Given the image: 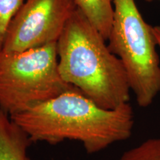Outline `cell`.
Returning a JSON list of instances; mask_svg holds the SVG:
<instances>
[{
    "label": "cell",
    "instance_id": "cell-5",
    "mask_svg": "<svg viewBox=\"0 0 160 160\" xmlns=\"http://www.w3.org/2000/svg\"><path fill=\"white\" fill-rule=\"evenodd\" d=\"M77 9L74 0H26L10 22L2 51L23 52L57 43Z\"/></svg>",
    "mask_w": 160,
    "mask_h": 160
},
{
    "label": "cell",
    "instance_id": "cell-11",
    "mask_svg": "<svg viewBox=\"0 0 160 160\" xmlns=\"http://www.w3.org/2000/svg\"><path fill=\"white\" fill-rule=\"evenodd\" d=\"M146 2H153V1H155V0H145ZM159 1H160V0H159Z\"/></svg>",
    "mask_w": 160,
    "mask_h": 160
},
{
    "label": "cell",
    "instance_id": "cell-10",
    "mask_svg": "<svg viewBox=\"0 0 160 160\" xmlns=\"http://www.w3.org/2000/svg\"><path fill=\"white\" fill-rule=\"evenodd\" d=\"M153 32L157 40L158 46L160 48V26H154L153 27Z\"/></svg>",
    "mask_w": 160,
    "mask_h": 160
},
{
    "label": "cell",
    "instance_id": "cell-9",
    "mask_svg": "<svg viewBox=\"0 0 160 160\" xmlns=\"http://www.w3.org/2000/svg\"><path fill=\"white\" fill-rule=\"evenodd\" d=\"M24 2V0H0V51L10 22Z\"/></svg>",
    "mask_w": 160,
    "mask_h": 160
},
{
    "label": "cell",
    "instance_id": "cell-1",
    "mask_svg": "<svg viewBox=\"0 0 160 160\" xmlns=\"http://www.w3.org/2000/svg\"><path fill=\"white\" fill-rule=\"evenodd\" d=\"M11 118L26 132L32 142L56 145L73 140L82 144L88 154L129 139L134 125V114L129 103L105 109L77 89Z\"/></svg>",
    "mask_w": 160,
    "mask_h": 160
},
{
    "label": "cell",
    "instance_id": "cell-3",
    "mask_svg": "<svg viewBox=\"0 0 160 160\" xmlns=\"http://www.w3.org/2000/svg\"><path fill=\"white\" fill-rule=\"evenodd\" d=\"M113 3L108 47L121 60L137 104L148 108L160 93V61L153 27L144 20L134 0Z\"/></svg>",
    "mask_w": 160,
    "mask_h": 160
},
{
    "label": "cell",
    "instance_id": "cell-7",
    "mask_svg": "<svg viewBox=\"0 0 160 160\" xmlns=\"http://www.w3.org/2000/svg\"><path fill=\"white\" fill-rule=\"evenodd\" d=\"M77 8L97 28L106 41L113 19V0H74Z\"/></svg>",
    "mask_w": 160,
    "mask_h": 160
},
{
    "label": "cell",
    "instance_id": "cell-6",
    "mask_svg": "<svg viewBox=\"0 0 160 160\" xmlns=\"http://www.w3.org/2000/svg\"><path fill=\"white\" fill-rule=\"evenodd\" d=\"M28 135L0 108V160H30Z\"/></svg>",
    "mask_w": 160,
    "mask_h": 160
},
{
    "label": "cell",
    "instance_id": "cell-2",
    "mask_svg": "<svg viewBox=\"0 0 160 160\" xmlns=\"http://www.w3.org/2000/svg\"><path fill=\"white\" fill-rule=\"evenodd\" d=\"M57 53L62 79L99 107L129 103L131 88L121 60L78 8L57 42Z\"/></svg>",
    "mask_w": 160,
    "mask_h": 160
},
{
    "label": "cell",
    "instance_id": "cell-4",
    "mask_svg": "<svg viewBox=\"0 0 160 160\" xmlns=\"http://www.w3.org/2000/svg\"><path fill=\"white\" fill-rule=\"evenodd\" d=\"M77 89L60 76L57 43L23 52L0 51V108L10 117Z\"/></svg>",
    "mask_w": 160,
    "mask_h": 160
},
{
    "label": "cell",
    "instance_id": "cell-8",
    "mask_svg": "<svg viewBox=\"0 0 160 160\" xmlns=\"http://www.w3.org/2000/svg\"><path fill=\"white\" fill-rule=\"evenodd\" d=\"M118 160H160V137L145 140L123 153Z\"/></svg>",
    "mask_w": 160,
    "mask_h": 160
}]
</instances>
